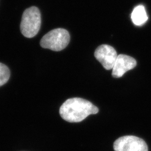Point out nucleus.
Listing matches in <instances>:
<instances>
[{
    "label": "nucleus",
    "instance_id": "4",
    "mask_svg": "<svg viewBox=\"0 0 151 151\" xmlns=\"http://www.w3.org/2000/svg\"><path fill=\"white\" fill-rule=\"evenodd\" d=\"M115 151H148L145 141L133 135L120 137L114 143Z\"/></svg>",
    "mask_w": 151,
    "mask_h": 151
},
{
    "label": "nucleus",
    "instance_id": "8",
    "mask_svg": "<svg viewBox=\"0 0 151 151\" xmlns=\"http://www.w3.org/2000/svg\"><path fill=\"white\" fill-rule=\"evenodd\" d=\"M10 76V72L9 68L0 63V86L5 85L9 81Z\"/></svg>",
    "mask_w": 151,
    "mask_h": 151
},
{
    "label": "nucleus",
    "instance_id": "3",
    "mask_svg": "<svg viewBox=\"0 0 151 151\" xmlns=\"http://www.w3.org/2000/svg\"><path fill=\"white\" fill-rule=\"evenodd\" d=\"M70 40L68 32L64 29L52 30L45 34L40 41L42 48L53 51H60L65 48Z\"/></svg>",
    "mask_w": 151,
    "mask_h": 151
},
{
    "label": "nucleus",
    "instance_id": "6",
    "mask_svg": "<svg viewBox=\"0 0 151 151\" xmlns=\"http://www.w3.org/2000/svg\"><path fill=\"white\" fill-rule=\"evenodd\" d=\"M137 65L136 60L127 55L120 54L118 55L112 72L114 78H120L127 71L134 68Z\"/></svg>",
    "mask_w": 151,
    "mask_h": 151
},
{
    "label": "nucleus",
    "instance_id": "1",
    "mask_svg": "<svg viewBox=\"0 0 151 151\" xmlns=\"http://www.w3.org/2000/svg\"><path fill=\"white\" fill-rule=\"evenodd\" d=\"M99 109L85 99L74 97L67 100L60 106L62 118L70 123H79L91 114H96Z\"/></svg>",
    "mask_w": 151,
    "mask_h": 151
},
{
    "label": "nucleus",
    "instance_id": "2",
    "mask_svg": "<svg viewBox=\"0 0 151 151\" xmlns=\"http://www.w3.org/2000/svg\"><path fill=\"white\" fill-rule=\"evenodd\" d=\"M41 26V14L38 8L32 6L24 12L20 24L22 35L31 38L38 34Z\"/></svg>",
    "mask_w": 151,
    "mask_h": 151
},
{
    "label": "nucleus",
    "instance_id": "7",
    "mask_svg": "<svg viewBox=\"0 0 151 151\" xmlns=\"http://www.w3.org/2000/svg\"><path fill=\"white\" fill-rule=\"evenodd\" d=\"M131 18L135 25L141 26L143 25L148 20V16L145 7L143 5L135 7L132 13Z\"/></svg>",
    "mask_w": 151,
    "mask_h": 151
},
{
    "label": "nucleus",
    "instance_id": "5",
    "mask_svg": "<svg viewBox=\"0 0 151 151\" xmlns=\"http://www.w3.org/2000/svg\"><path fill=\"white\" fill-rule=\"evenodd\" d=\"M95 57L105 69L110 70L113 69L118 55L113 47L107 44H103L96 49Z\"/></svg>",
    "mask_w": 151,
    "mask_h": 151
}]
</instances>
